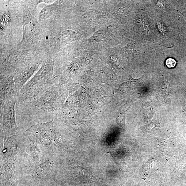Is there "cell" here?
Wrapping results in <instances>:
<instances>
[{"label": "cell", "instance_id": "obj_1", "mask_svg": "<svg viewBox=\"0 0 186 186\" xmlns=\"http://www.w3.org/2000/svg\"><path fill=\"white\" fill-rule=\"evenodd\" d=\"M53 68L52 62L44 63L35 76L21 89L18 94V101L24 103H31L40 93L57 84Z\"/></svg>", "mask_w": 186, "mask_h": 186}, {"label": "cell", "instance_id": "obj_2", "mask_svg": "<svg viewBox=\"0 0 186 186\" xmlns=\"http://www.w3.org/2000/svg\"><path fill=\"white\" fill-rule=\"evenodd\" d=\"M59 88L57 84L40 93L31 104L47 112H54L59 108Z\"/></svg>", "mask_w": 186, "mask_h": 186}, {"label": "cell", "instance_id": "obj_3", "mask_svg": "<svg viewBox=\"0 0 186 186\" xmlns=\"http://www.w3.org/2000/svg\"><path fill=\"white\" fill-rule=\"evenodd\" d=\"M17 99H14L1 101L2 128L6 137L16 135L18 133L15 110Z\"/></svg>", "mask_w": 186, "mask_h": 186}, {"label": "cell", "instance_id": "obj_4", "mask_svg": "<svg viewBox=\"0 0 186 186\" xmlns=\"http://www.w3.org/2000/svg\"><path fill=\"white\" fill-rule=\"evenodd\" d=\"M18 96L13 76L10 74L2 76L1 80V101L17 99Z\"/></svg>", "mask_w": 186, "mask_h": 186}, {"label": "cell", "instance_id": "obj_5", "mask_svg": "<svg viewBox=\"0 0 186 186\" xmlns=\"http://www.w3.org/2000/svg\"><path fill=\"white\" fill-rule=\"evenodd\" d=\"M38 67V65H35L23 69L16 74L14 80L16 92L18 94L21 89L28 82L29 79L36 70Z\"/></svg>", "mask_w": 186, "mask_h": 186}, {"label": "cell", "instance_id": "obj_6", "mask_svg": "<svg viewBox=\"0 0 186 186\" xmlns=\"http://www.w3.org/2000/svg\"><path fill=\"white\" fill-rule=\"evenodd\" d=\"M23 8L24 12L23 26L24 27L32 20V17L29 12L28 8L26 5L24 6Z\"/></svg>", "mask_w": 186, "mask_h": 186}, {"label": "cell", "instance_id": "obj_7", "mask_svg": "<svg viewBox=\"0 0 186 186\" xmlns=\"http://www.w3.org/2000/svg\"><path fill=\"white\" fill-rule=\"evenodd\" d=\"M10 21V17L9 15L7 13L4 14V15L2 16L1 19V25L2 26L6 25L9 23Z\"/></svg>", "mask_w": 186, "mask_h": 186}, {"label": "cell", "instance_id": "obj_8", "mask_svg": "<svg viewBox=\"0 0 186 186\" xmlns=\"http://www.w3.org/2000/svg\"><path fill=\"white\" fill-rule=\"evenodd\" d=\"M176 64V61L173 58H169L166 62V65L169 68L174 67Z\"/></svg>", "mask_w": 186, "mask_h": 186}, {"label": "cell", "instance_id": "obj_9", "mask_svg": "<svg viewBox=\"0 0 186 186\" xmlns=\"http://www.w3.org/2000/svg\"><path fill=\"white\" fill-rule=\"evenodd\" d=\"M157 26L160 32L163 34H165V29L164 26L160 22L157 23Z\"/></svg>", "mask_w": 186, "mask_h": 186}]
</instances>
